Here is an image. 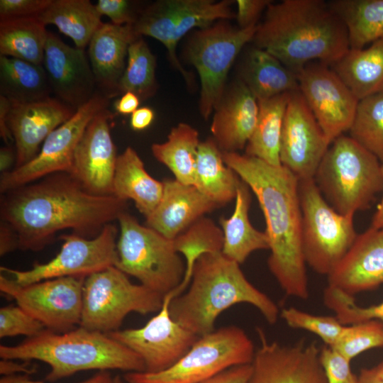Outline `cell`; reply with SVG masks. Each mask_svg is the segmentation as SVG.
<instances>
[{"instance_id":"6da1fadb","label":"cell","mask_w":383,"mask_h":383,"mask_svg":"<svg viewBox=\"0 0 383 383\" xmlns=\"http://www.w3.org/2000/svg\"><path fill=\"white\" fill-rule=\"evenodd\" d=\"M127 206L126 201L91 194L71 174L59 172L2 194L0 216L17 235L18 249L39 251L65 229L96 237Z\"/></svg>"},{"instance_id":"7a4b0ae2","label":"cell","mask_w":383,"mask_h":383,"mask_svg":"<svg viewBox=\"0 0 383 383\" xmlns=\"http://www.w3.org/2000/svg\"><path fill=\"white\" fill-rule=\"evenodd\" d=\"M255 194L263 213L270 255L268 267L284 292L306 300L309 296L301 239L299 179L283 167L239 152H222Z\"/></svg>"},{"instance_id":"3957f363","label":"cell","mask_w":383,"mask_h":383,"mask_svg":"<svg viewBox=\"0 0 383 383\" xmlns=\"http://www.w3.org/2000/svg\"><path fill=\"white\" fill-rule=\"evenodd\" d=\"M252 43L296 75L315 60L331 66L350 49L345 26L323 0L270 4Z\"/></svg>"},{"instance_id":"277c9868","label":"cell","mask_w":383,"mask_h":383,"mask_svg":"<svg viewBox=\"0 0 383 383\" xmlns=\"http://www.w3.org/2000/svg\"><path fill=\"white\" fill-rule=\"evenodd\" d=\"M240 303L255 306L270 324L280 316L277 305L248 280L240 264L222 252H206L194 263L189 288L171 300L169 309L175 321L202 336L215 330L223 311Z\"/></svg>"},{"instance_id":"5b68a950","label":"cell","mask_w":383,"mask_h":383,"mask_svg":"<svg viewBox=\"0 0 383 383\" xmlns=\"http://www.w3.org/2000/svg\"><path fill=\"white\" fill-rule=\"evenodd\" d=\"M1 359L38 360L50 367L45 379L56 381L84 370L145 372L142 359L107 333L78 326L56 333L48 329L16 345H0Z\"/></svg>"},{"instance_id":"8992f818","label":"cell","mask_w":383,"mask_h":383,"mask_svg":"<svg viewBox=\"0 0 383 383\" xmlns=\"http://www.w3.org/2000/svg\"><path fill=\"white\" fill-rule=\"evenodd\" d=\"M382 162L350 136L335 139L314 176L323 197L338 213L370 209L382 192Z\"/></svg>"},{"instance_id":"52a82bcc","label":"cell","mask_w":383,"mask_h":383,"mask_svg":"<svg viewBox=\"0 0 383 383\" xmlns=\"http://www.w3.org/2000/svg\"><path fill=\"white\" fill-rule=\"evenodd\" d=\"M117 221L120 234L116 267L163 296L176 289L183 281L186 265L173 240L140 224L127 211Z\"/></svg>"},{"instance_id":"ba28073f","label":"cell","mask_w":383,"mask_h":383,"mask_svg":"<svg viewBox=\"0 0 383 383\" xmlns=\"http://www.w3.org/2000/svg\"><path fill=\"white\" fill-rule=\"evenodd\" d=\"M255 350L240 328L222 327L200 336L170 367L158 372H129L128 383H199L235 366L251 364Z\"/></svg>"},{"instance_id":"9c48e42d","label":"cell","mask_w":383,"mask_h":383,"mask_svg":"<svg viewBox=\"0 0 383 383\" xmlns=\"http://www.w3.org/2000/svg\"><path fill=\"white\" fill-rule=\"evenodd\" d=\"M163 298L132 283L116 266L109 267L85 277L79 326L104 333L118 331L130 313L158 312Z\"/></svg>"},{"instance_id":"30bf717a","label":"cell","mask_w":383,"mask_h":383,"mask_svg":"<svg viewBox=\"0 0 383 383\" xmlns=\"http://www.w3.org/2000/svg\"><path fill=\"white\" fill-rule=\"evenodd\" d=\"M299 192L305 262L316 273L328 276L357 235L354 216L335 211L323 197L314 179L299 180Z\"/></svg>"},{"instance_id":"8fae6325","label":"cell","mask_w":383,"mask_h":383,"mask_svg":"<svg viewBox=\"0 0 383 383\" xmlns=\"http://www.w3.org/2000/svg\"><path fill=\"white\" fill-rule=\"evenodd\" d=\"M257 26L241 29L226 20L196 30L185 48L187 59L200 79L199 111L207 119L226 90L228 72L242 49L252 42Z\"/></svg>"},{"instance_id":"7c38bea8","label":"cell","mask_w":383,"mask_h":383,"mask_svg":"<svg viewBox=\"0 0 383 383\" xmlns=\"http://www.w3.org/2000/svg\"><path fill=\"white\" fill-rule=\"evenodd\" d=\"M118 229L109 223L96 237L87 238L75 233L63 234L60 252L46 263H36L28 270L1 267V272L9 274L21 285L65 277H87L111 266L118 261Z\"/></svg>"},{"instance_id":"4fadbf2b","label":"cell","mask_w":383,"mask_h":383,"mask_svg":"<svg viewBox=\"0 0 383 383\" xmlns=\"http://www.w3.org/2000/svg\"><path fill=\"white\" fill-rule=\"evenodd\" d=\"M109 100L98 91L87 103L77 109L70 119L51 132L32 160L1 174V193H6L52 174H71L75 150L86 128L100 111L107 108Z\"/></svg>"},{"instance_id":"5bb4252c","label":"cell","mask_w":383,"mask_h":383,"mask_svg":"<svg viewBox=\"0 0 383 383\" xmlns=\"http://www.w3.org/2000/svg\"><path fill=\"white\" fill-rule=\"evenodd\" d=\"M84 277H65L21 285L0 275V291L42 323L63 333L79 326Z\"/></svg>"},{"instance_id":"9a60e30c","label":"cell","mask_w":383,"mask_h":383,"mask_svg":"<svg viewBox=\"0 0 383 383\" xmlns=\"http://www.w3.org/2000/svg\"><path fill=\"white\" fill-rule=\"evenodd\" d=\"M172 293L166 294L160 310L140 328L118 330L109 336L135 353L147 372H158L174 365L200 337L175 321L170 313Z\"/></svg>"},{"instance_id":"2e32d148","label":"cell","mask_w":383,"mask_h":383,"mask_svg":"<svg viewBox=\"0 0 383 383\" xmlns=\"http://www.w3.org/2000/svg\"><path fill=\"white\" fill-rule=\"evenodd\" d=\"M299 92L331 143L349 131L359 99L328 65H306L297 74Z\"/></svg>"},{"instance_id":"e0dca14e","label":"cell","mask_w":383,"mask_h":383,"mask_svg":"<svg viewBox=\"0 0 383 383\" xmlns=\"http://www.w3.org/2000/svg\"><path fill=\"white\" fill-rule=\"evenodd\" d=\"M330 145L299 91L290 93L282 131L281 165L299 180L313 179Z\"/></svg>"},{"instance_id":"ac0fdd59","label":"cell","mask_w":383,"mask_h":383,"mask_svg":"<svg viewBox=\"0 0 383 383\" xmlns=\"http://www.w3.org/2000/svg\"><path fill=\"white\" fill-rule=\"evenodd\" d=\"M257 333L260 343L249 383H327L316 342L284 345L269 341L260 328Z\"/></svg>"},{"instance_id":"d6986e66","label":"cell","mask_w":383,"mask_h":383,"mask_svg":"<svg viewBox=\"0 0 383 383\" xmlns=\"http://www.w3.org/2000/svg\"><path fill=\"white\" fill-rule=\"evenodd\" d=\"M111 112L100 111L86 128L76 148L71 174L88 192L113 195L118 158L111 134Z\"/></svg>"},{"instance_id":"ffe728a7","label":"cell","mask_w":383,"mask_h":383,"mask_svg":"<svg viewBox=\"0 0 383 383\" xmlns=\"http://www.w3.org/2000/svg\"><path fill=\"white\" fill-rule=\"evenodd\" d=\"M43 66L55 98L77 109L98 92L88 55L48 31Z\"/></svg>"},{"instance_id":"44dd1931","label":"cell","mask_w":383,"mask_h":383,"mask_svg":"<svg viewBox=\"0 0 383 383\" xmlns=\"http://www.w3.org/2000/svg\"><path fill=\"white\" fill-rule=\"evenodd\" d=\"M75 111L51 96L29 103H11L7 125L16 152L14 169L32 160L51 132L70 119Z\"/></svg>"},{"instance_id":"7402d4cb","label":"cell","mask_w":383,"mask_h":383,"mask_svg":"<svg viewBox=\"0 0 383 383\" xmlns=\"http://www.w3.org/2000/svg\"><path fill=\"white\" fill-rule=\"evenodd\" d=\"M327 277L328 286L353 296L383 284V228L357 234Z\"/></svg>"},{"instance_id":"603a6c76","label":"cell","mask_w":383,"mask_h":383,"mask_svg":"<svg viewBox=\"0 0 383 383\" xmlns=\"http://www.w3.org/2000/svg\"><path fill=\"white\" fill-rule=\"evenodd\" d=\"M213 138L222 152H238L245 148L255 128L258 101L240 79L226 88L213 111Z\"/></svg>"},{"instance_id":"cb8c5ba5","label":"cell","mask_w":383,"mask_h":383,"mask_svg":"<svg viewBox=\"0 0 383 383\" xmlns=\"http://www.w3.org/2000/svg\"><path fill=\"white\" fill-rule=\"evenodd\" d=\"M160 201L146 218L147 226L174 240L204 214L219 208L194 185L166 179Z\"/></svg>"},{"instance_id":"d4e9b609","label":"cell","mask_w":383,"mask_h":383,"mask_svg":"<svg viewBox=\"0 0 383 383\" xmlns=\"http://www.w3.org/2000/svg\"><path fill=\"white\" fill-rule=\"evenodd\" d=\"M138 35L133 25L103 23L88 45V57L97 88L109 99L119 95L128 48Z\"/></svg>"},{"instance_id":"484cf974","label":"cell","mask_w":383,"mask_h":383,"mask_svg":"<svg viewBox=\"0 0 383 383\" xmlns=\"http://www.w3.org/2000/svg\"><path fill=\"white\" fill-rule=\"evenodd\" d=\"M239 79L257 101L299 90L297 75L277 58L255 45L245 53Z\"/></svg>"},{"instance_id":"4316f807","label":"cell","mask_w":383,"mask_h":383,"mask_svg":"<svg viewBox=\"0 0 383 383\" xmlns=\"http://www.w3.org/2000/svg\"><path fill=\"white\" fill-rule=\"evenodd\" d=\"M163 193V182L153 178L145 170L137 152L127 147L118 155L113 182V195L134 201L145 218L156 208Z\"/></svg>"},{"instance_id":"83f0119b","label":"cell","mask_w":383,"mask_h":383,"mask_svg":"<svg viewBox=\"0 0 383 383\" xmlns=\"http://www.w3.org/2000/svg\"><path fill=\"white\" fill-rule=\"evenodd\" d=\"M235 199L232 215L219 221L223 235L221 252L240 265L252 252L269 250V240L265 232L255 228L250 221V189L243 180L238 185Z\"/></svg>"},{"instance_id":"f1b7e54d","label":"cell","mask_w":383,"mask_h":383,"mask_svg":"<svg viewBox=\"0 0 383 383\" xmlns=\"http://www.w3.org/2000/svg\"><path fill=\"white\" fill-rule=\"evenodd\" d=\"M330 67L359 100L383 93V38L366 48H350Z\"/></svg>"},{"instance_id":"f546056e","label":"cell","mask_w":383,"mask_h":383,"mask_svg":"<svg viewBox=\"0 0 383 383\" xmlns=\"http://www.w3.org/2000/svg\"><path fill=\"white\" fill-rule=\"evenodd\" d=\"M241 179L224 162L223 153L213 138L200 142L196 164L194 186L220 207L235 199Z\"/></svg>"},{"instance_id":"4dcf8cb0","label":"cell","mask_w":383,"mask_h":383,"mask_svg":"<svg viewBox=\"0 0 383 383\" xmlns=\"http://www.w3.org/2000/svg\"><path fill=\"white\" fill-rule=\"evenodd\" d=\"M37 18L44 24L55 26L71 38L76 48L85 49L104 23L101 16L89 0H52Z\"/></svg>"},{"instance_id":"1f68e13d","label":"cell","mask_w":383,"mask_h":383,"mask_svg":"<svg viewBox=\"0 0 383 383\" xmlns=\"http://www.w3.org/2000/svg\"><path fill=\"white\" fill-rule=\"evenodd\" d=\"M51 86L42 65L0 55V95L11 103H29L50 96Z\"/></svg>"},{"instance_id":"d6a6232c","label":"cell","mask_w":383,"mask_h":383,"mask_svg":"<svg viewBox=\"0 0 383 383\" xmlns=\"http://www.w3.org/2000/svg\"><path fill=\"white\" fill-rule=\"evenodd\" d=\"M290 93L258 101L259 112L255 128L248 140L245 154L270 165L280 166V143L286 108Z\"/></svg>"},{"instance_id":"836d02e7","label":"cell","mask_w":383,"mask_h":383,"mask_svg":"<svg viewBox=\"0 0 383 383\" xmlns=\"http://www.w3.org/2000/svg\"><path fill=\"white\" fill-rule=\"evenodd\" d=\"M329 7L345 26L350 48L383 38V0H333Z\"/></svg>"},{"instance_id":"e575fe53","label":"cell","mask_w":383,"mask_h":383,"mask_svg":"<svg viewBox=\"0 0 383 383\" xmlns=\"http://www.w3.org/2000/svg\"><path fill=\"white\" fill-rule=\"evenodd\" d=\"M199 143L198 131L188 123H179L171 129L165 142L152 145L151 151L155 158L173 173L176 180L194 185Z\"/></svg>"},{"instance_id":"d590c367","label":"cell","mask_w":383,"mask_h":383,"mask_svg":"<svg viewBox=\"0 0 383 383\" xmlns=\"http://www.w3.org/2000/svg\"><path fill=\"white\" fill-rule=\"evenodd\" d=\"M48 34L37 17L0 19V55L42 65Z\"/></svg>"},{"instance_id":"8d00e7d4","label":"cell","mask_w":383,"mask_h":383,"mask_svg":"<svg viewBox=\"0 0 383 383\" xmlns=\"http://www.w3.org/2000/svg\"><path fill=\"white\" fill-rule=\"evenodd\" d=\"M179 0H160L142 9L133 25L140 36H150L166 48L172 65L182 74L189 87L194 84V75L179 62L173 46V36L177 19Z\"/></svg>"},{"instance_id":"74e56055","label":"cell","mask_w":383,"mask_h":383,"mask_svg":"<svg viewBox=\"0 0 383 383\" xmlns=\"http://www.w3.org/2000/svg\"><path fill=\"white\" fill-rule=\"evenodd\" d=\"M177 252L185 257L186 271L181 284L173 291L175 296L181 294L190 282L192 270L196 260L206 252H221L223 235L211 219L202 217L190 226L174 240Z\"/></svg>"},{"instance_id":"f35d334b","label":"cell","mask_w":383,"mask_h":383,"mask_svg":"<svg viewBox=\"0 0 383 383\" xmlns=\"http://www.w3.org/2000/svg\"><path fill=\"white\" fill-rule=\"evenodd\" d=\"M157 60L148 44L139 36L128 48L125 71L118 84V93L132 92L141 100L152 97L157 91Z\"/></svg>"},{"instance_id":"ab89813d","label":"cell","mask_w":383,"mask_h":383,"mask_svg":"<svg viewBox=\"0 0 383 383\" xmlns=\"http://www.w3.org/2000/svg\"><path fill=\"white\" fill-rule=\"evenodd\" d=\"M350 135L383 162V93L358 102Z\"/></svg>"},{"instance_id":"60d3db41","label":"cell","mask_w":383,"mask_h":383,"mask_svg":"<svg viewBox=\"0 0 383 383\" xmlns=\"http://www.w3.org/2000/svg\"><path fill=\"white\" fill-rule=\"evenodd\" d=\"M233 1L179 0L177 19L173 36V46L194 29L207 28L216 21L235 18L231 5Z\"/></svg>"},{"instance_id":"b9f144b4","label":"cell","mask_w":383,"mask_h":383,"mask_svg":"<svg viewBox=\"0 0 383 383\" xmlns=\"http://www.w3.org/2000/svg\"><path fill=\"white\" fill-rule=\"evenodd\" d=\"M331 348L350 361L368 350L383 348V322L371 320L345 326Z\"/></svg>"},{"instance_id":"7bdbcfd3","label":"cell","mask_w":383,"mask_h":383,"mask_svg":"<svg viewBox=\"0 0 383 383\" xmlns=\"http://www.w3.org/2000/svg\"><path fill=\"white\" fill-rule=\"evenodd\" d=\"M323 302L332 310L336 318L345 326L378 320L383 322V301L369 306H360L354 296L335 287L327 286L323 291Z\"/></svg>"},{"instance_id":"ee69618b","label":"cell","mask_w":383,"mask_h":383,"mask_svg":"<svg viewBox=\"0 0 383 383\" xmlns=\"http://www.w3.org/2000/svg\"><path fill=\"white\" fill-rule=\"evenodd\" d=\"M280 316L290 328L312 333L330 347L337 342L345 328L335 316L314 315L294 307L282 309Z\"/></svg>"},{"instance_id":"f6af8a7d","label":"cell","mask_w":383,"mask_h":383,"mask_svg":"<svg viewBox=\"0 0 383 383\" xmlns=\"http://www.w3.org/2000/svg\"><path fill=\"white\" fill-rule=\"evenodd\" d=\"M46 328L44 325L18 305L0 309V338L26 335L36 336Z\"/></svg>"},{"instance_id":"bcb514c9","label":"cell","mask_w":383,"mask_h":383,"mask_svg":"<svg viewBox=\"0 0 383 383\" xmlns=\"http://www.w3.org/2000/svg\"><path fill=\"white\" fill-rule=\"evenodd\" d=\"M319 361L327 383H358V377L350 367L351 361L333 348L326 345L321 347Z\"/></svg>"},{"instance_id":"7dc6e473","label":"cell","mask_w":383,"mask_h":383,"mask_svg":"<svg viewBox=\"0 0 383 383\" xmlns=\"http://www.w3.org/2000/svg\"><path fill=\"white\" fill-rule=\"evenodd\" d=\"M128 0H99L95 4L101 16L109 17L111 23L118 26L134 25L141 9Z\"/></svg>"},{"instance_id":"c3c4849f","label":"cell","mask_w":383,"mask_h":383,"mask_svg":"<svg viewBox=\"0 0 383 383\" xmlns=\"http://www.w3.org/2000/svg\"><path fill=\"white\" fill-rule=\"evenodd\" d=\"M52 0H1L0 19L37 17Z\"/></svg>"},{"instance_id":"681fc988","label":"cell","mask_w":383,"mask_h":383,"mask_svg":"<svg viewBox=\"0 0 383 383\" xmlns=\"http://www.w3.org/2000/svg\"><path fill=\"white\" fill-rule=\"evenodd\" d=\"M235 18L238 28H248L257 26V22L262 13L267 9L270 0H237Z\"/></svg>"},{"instance_id":"f907efd6","label":"cell","mask_w":383,"mask_h":383,"mask_svg":"<svg viewBox=\"0 0 383 383\" xmlns=\"http://www.w3.org/2000/svg\"><path fill=\"white\" fill-rule=\"evenodd\" d=\"M252 371V363L235 366L199 383H249Z\"/></svg>"},{"instance_id":"816d5d0a","label":"cell","mask_w":383,"mask_h":383,"mask_svg":"<svg viewBox=\"0 0 383 383\" xmlns=\"http://www.w3.org/2000/svg\"><path fill=\"white\" fill-rule=\"evenodd\" d=\"M37 371V366L30 360H7L0 361V373L3 376L18 375L23 373L24 375L32 374Z\"/></svg>"},{"instance_id":"f5cc1de1","label":"cell","mask_w":383,"mask_h":383,"mask_svg":"<svg viewBox=\"0 0 383 383\" xmlns=\"http://www.w3.org/2000/svg\"><path fill=\"white\" fill-rule=\"evenodd\" d=\"M113 377L107 371H100L94 376L78 383H112ZM0 383H45L30 379L27 375L3 376Z\"/></svg>"},{"instance_id":"db71d44e","label":"cell","mask_w":383,"mask_h":383,"mask_svg":"<svg viewBox=\"0 0 383 383\" xmlns=\"http://www.w3.org/2000/svg\"><path fill=\"white\" fill-rule=\"evenodd\" d=\"M155 118L154 111L147 106L138 108L131 116L130 125L133 130L139 131L148 128Z\"/></svg>"},{"instance_id":"11a10c76","label":"cell","mask_w":383,"mask_h":383,"mask_svg":"<svg viewBox=\"0 0 383 383\" xmlns=\"http://www.w3.org/2000/svg\"><path fill=\"white\" fill-rule=\"evenodd\" d=\"M18 248L17 235L11 227L1 221L0 225V255L4 256Z\"/></svg>"},{"instance_id":"9f6ffc18","label":"cell","mask_w":383,"mask_h":383,"mask_svg":"<svg viewBox=\"0 0 383 383\" xmlns=\"http://www.w3.org/2000/svg\"><path fill=\"white\" fill-rule=\"evenodd\" d=\"M140 98L132 92H126L115 102L116 111L123 115L132 114L138 109Z\"/></svg>"},{"instance_id":"6f0895ef","label":"cell","mask_w":383,"mask_h":383,"mask_svg":"<svg viewBox=\"0 0 383 383\" xmlns=\"http://www.w3.org/2000/svg\"><path fill=\"white\" fill-rule=\"evenodd\" d=\"M11 108V102L0 95V135L7 145L13 141L7 125V117Z\"/></svg>"},{"instance_id":"680465c9","label":"cell","mask_w":383,"mask_h":383,"mask_svg":"<svg viewBox=\"0 0 383 383\" xmlns=\"http://www.w3.org/2000/svg\"><path fill=\"white\" fill-rule=\"evenodd\" d=\"M16 149L7 145L1 148L0 150V171L6 173L13 170L12 167L16 166ZM14 169V168H13Z\"/></svg>"},{"instance_id":"91938a15","label":"cell","mask_w":383,"mask_h":383,"mask_svg":"<svg viewBox=\"0 0 383 383\" xmlns=\"http://www.w3.org/2000/svg\"><path fill=\"white\" fill-rule=\"evenodd\" d=\"M382 178V195L380 202L377 205V210L373 215L370 227L374 228H383V162L381 165Z\"/></svg>"},{"instance_id":"94428289","label":"cell","mask_w":383,"mask_h":383,"mask_svg":"<svg viewBox=\"0 0 383 383\" xmlns=\"http://www.w3.org/2000/svg\"><path fill=\"white\" fill-rule=\"evenodd\" d=\"M357 377L358 383H382L374 367L362 369Z\"/></svg>"},{"instance_id":"6125c7cd","label":"cell","mask_w":383,"mask_h":383,"mask_svg":"<svg viewBox=\"0 0 383 383\" xmlns=\"http://www.w3.org/2000/svg\"><path fill=\"white\" fill-rule=\"evenodd\" d=\"M374 369L378 377L383 383V362L379 363L377 366L374 367Z\"/></svg>"},{"instance_id":"be15d7a7","label":"cell","mask_w":383,"mask_h":383,"mask_svg":"<svg viewBox=\"0 0 383 383\" xmlns=\"http://www.w3.org/2000/svg\"><path fill=\"white\" fill-rule=\"evenodd\" d=\"M112 383H128L125 380H123L119 376L113 377Z\"/></svg>"}]
</instances>
